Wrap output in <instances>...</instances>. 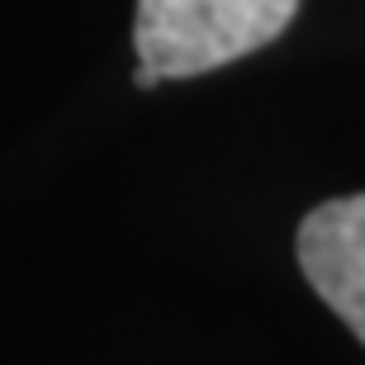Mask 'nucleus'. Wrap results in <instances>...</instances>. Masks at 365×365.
<instances>
[{"label": "nucleus", "mask_w": 365, "mask_h": 365, "mask_svg": "<svg viewBox=\"0 0 365 365\" xmlns=\"http://www.w3.org/2000/svg\"><path fill=\"white\" fill-rule=\"evenodd\" d=\"M299 0H138V86L204 76L275 43Z\"/></svg>", "instance_id": "f257e3e1"}, {"label": "nucleus", "mask_w": 365, "mask_h": 365, "mask_svg": "<svg viewBox=\"0 0 365 365\" xmlns=\"http://www.w3.org/2000/svg\"><path fill=\"white\" fill-rule=\"evenodd\" d=\"M294 247L313 294L365 341V195L318 204L299 223Z\"/></svg>", "instance_id": "f03ea898"}]
</instances>
